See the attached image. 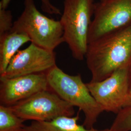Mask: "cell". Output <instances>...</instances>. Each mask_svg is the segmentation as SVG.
Returning a JSON list of instances; mask_svg holds the SVG:
<instances>
[{"instance_id":"16","label":"cell","mask_w":131,"mask_h":131,"mask_svg":"<svg viewBox=\"0 0 131 131\" xmlns=\"http://www.w3.org/2000/svg\"><path fill=\"white\" fill-rule=\"evenodd\" d=\"M129 86H130V93L131 96V64L130 66V70H129Z\"/></svg>"},{"instance_id":"1","label":"cell","mask_w":131,"mask_h":131,"mask_svg":"<svg viewBox=\"0 0 131 131\" xmlns=\"http://www.w3.org/2000/svg\"><path fill=\"white\" fill-rule=\"evenodd\" d=\"M91 82L106 79L131 64V24L89 43L85 55Z\"/></svg>"},{"instance_id":"9","label":"cell","mask_w":131,"mask_h":131,"mask_svg":"<svg viewBox=\"0 0 131 131\" xmlns=\"http://www.w3.org/2000/svg\"><path fill=\"white\" fill-rule=\"evenodd\" d=\"M50 89L46 72L0 79V103L12 106L39 92Z\"/></svg>"},{"instance_id":"7","label":"cell","mask_w":131,"mask_h":131,"mask_svg":"<svg viewBox=\"0 0 131 131\" xmlns=\"http://www.w3.org/2000/svg\"><path fill=\"white\" fill-rule=\"evenodd\" d=\"M131 24V0H100L95 4L88 43Z\"/></svg>"},{"instance_id":"4","label":"cell","mask_w":131,"mask_h":131,"mask_svg":"<svg viewBox=\"0 0 131 131\" xmlns=\"http://www.w3.org/2000/svg\"><path fill=\"white\" fill-rule=\"evenodd\" d=\"M24 6L23 13L13 23L11 30L26 34L31 43L51 51L64 42L60 20L50 19L40 13L34 0H24Z\"/></svg>"},{"instance_id":"11","label":"cell","mask_w":131,"mask_h":131,"mask_svg":"<svg viewBox=\"0 0 131 131\" xmlns=\"http://www.w3.org/2000/svg\"><path fill=\"white\" fill-rule=\"evenodd\" d=\"M79 115L76 117L62 116L47 122L33 121L26 126L27 131H106L92 128L88 129L78 124Z\"/></svg>"},{"instance_id":"8","label":"cell","mask_w":131,"mask_h":131,"mask_svg":"<svg viewBox=\"0 0 131 131\" xmlns=\"http://www.w3.org/2000/svg\"><path fill=\"white\" fill-rule=\"evenodd\" d=\"M56 65L55 52L31 42L14 56L5 72L0 74V79L47 72Z\"/></svg>"},{"instance_id":"12","label":"cell","mask_w":131,"mask_h":131,"mask_svg":"<svg viewBox=\"0 0 131 131\" xmlns=\"http://www.w3.org/2000/svg\"><path fill=\"white\" fill-rule=\"evenodd\" d=\"M24 122L10 107L0 105V131H27Z\"/></svg>"},{"instance_id":"14","label":"cell","mask_w":131,"mask_h":131,"mask_svg":"<svg viewBox=\"0 0 131 131\" xmlns=\"http://www.w3.org/2000/svg\"><path fill=\"white\" fill-rule=\"evenodd\" d=\"M13 26L11 11L0 7V35L11 31Z\"/></svg>"},{"instance_id":"15","label":"cell","mask_w":131,"mask_h":131,"mask_svg":"<svg viewBox=\"0 0 131 131\" xmlns=\"http://www.w3.org/2000/svg\"><path fill=\"white\" fill-rule=\"evenodd\" d=\"M11 0H1L0 2V7L6 9ZM41 4L42 10L48 14L52 15H60L61 12L59 8L52 5L51 0H40Z\"/></svg>"},{"instance_id":"3","label":"cell","mask_w":131,"mask_h":131,"mask_svg":"<svg viewBox=\"0 0 131 131\" xmlns=\"http://www.w3.org/2000/svg\"><path fill=\"white\" fill-rule=\"evenodd\" d=\"M94 0H64L60 21L63 28V38L72 56L78 60L85 57L88 35L94 15Z\"/></svg>"},{"instance_id":"5","label":"cell","mask_w":131,"mask_h":131,"mask_svg":"<svg viewBox=\"0 0 131 131\" xmlns=\"http://www.w3.org/2000/svg\"><path fill=\"white\" fill-rule=\"evenodd\" d=\"M50 90L39 92L10 107L24 121L47 122L62 116L72 117L74 107Z\"/></svg>"},{"instance_id":"13","label":"cell","mask_w":131,"mask_h":131,"mask_svg":"<svg viewBox=\"0 0 131 131\" xmlns=\"http://www.w3.org/2000/svg\"><path fill=\"white\" fill-rule=\"evenodd\" d=\"M110 129L114 131H131V104L117 113Z\"/></svg>"},{"instance_id":"10","label":"cell","mask_w":131,"mask_h":131,"mask_svg":"<svg viewBox=\"0 0 131 131\" xmlns=\"http://www.w3.org/2000/svg\"><path fill=\"white\" fill-rule=\"evenodd\" d=\"M29 41L31 39L26 34L11 30L0 35V74L5 72L20 47Z\"/></svg>"},{"instance_id":"17","label":"cell","mask_w":131,"mask_h":131,"mask_svg":"<svg viewBox=\"0 0 131 131\" xmlns=\"http://www.w3.org/2000/svg\"><path fill=\"white\" fill-rule=\"evenodd\" d=\"M106 131H112V130H110V129H106Z\"/></svg>"},{"instance_id":"2","label":"cell","mask_w":131,"mask_h":131,"mask_svg":"<svg viewBox=\"0 0 131 131\" xmlns=\"http://www.w3.org/2000/svg\"><path fill=\"white\" fill-rule=\"evenodd\" d=\"M46 73L50 89L73 107L79 108L85 116L83 125L88 129L93 128L99 115L104 111L83 82L81 75H69L56 65Z\"/></svg>"},{"instance_id":"6","label":"cell","mask_w":131,"mask_h":131,"mask_svg":"<svg viewBox=\"0 0 131 131\" xmlns=\"http://www.w3.org/2000/svg\"><path fill=\"white\" fill-rule=\"evenodd\" d=\"M130 66L118 70L106 79L86 85L103 111L117 114L131 104L129 86Z\"/></svg>"}]
</instances>
